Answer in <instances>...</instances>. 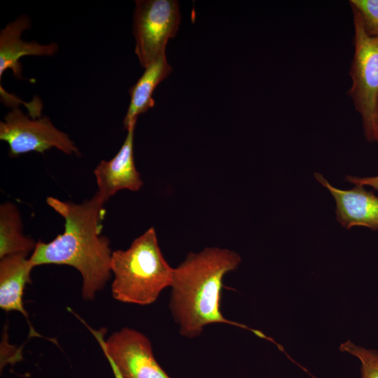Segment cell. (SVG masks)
<instances>
[{
	"label": "cell",
	"instance_id": "7",
	"mask_svg": "<svg viewBox=\"0 0 378 378\" xmlns=\"http://www.w3.org/2000/svg\"><path fill=\"white\" fill-rule=\"evenodd\" d=\"M76 316L92 333L106 358L115 363L124 378H170L155 360L149 339L141 332L125 328L105 340V329H92Z\"/></svg>",
	"mask_w": 378,
	"mask_h": 378
},
{
	"label": "cell",
	"instance_id": "2",
	"mask_svg": "<svg viewBox=\"0 0 378 378\" xmlns=\"http://www.w3.org/2000/svg\"><path fill=\"white\" fill-rule=\"evenodd\" d=\"M241 260L233 251L209 247L199 253H190L174 268L169 309L182 336L193 338L205 326L222 323L247 328L262 338L267 337L260 331L227 319L220 310L223 278L236 270Z\"/></svg>",
	"mask_w": 378,
	"mask_h": 378
},
{
	"label": "cell",
	"instance_id": "6",
	"mask_svg": "<svg viewBox=\"0 0 378 378\" xmlns=\"http://www.w3.org/2000/svg\"><path fill=\"white\" fill-rule=\"evenodd\" d=\"M0 139L7 143L10 157L33 151L43 153L52 148L69 155H80L69 135L56 128L48 117L29 118L18 106L0 122Z\"/></svg>",
	"mask_w": 378,
	"mask_h": 378
},
{
	"label": "cell",
	"instance_id": "15",
	"mask_svg": "<svg viewBox=\"0 0 378 378\" xmlns=\"http://www.w3.org/2000/svg\"><path fill=\"white\" fill-rule=\"evenodd\" d=\"M362 20L366 32L378 38V0H351L349 1Z\"/></svg>",
	"mask_w": 378,
	"mask_h": 378
},
{
	"label": "cell",
	"instance_id": "17",
	"mask_svg": "<svg viewBox=\"0 0 378 378\" xmlns=\"http://www.w3.org/2000/svg\"><path fill=\"white\" fill-rule=\"evenodd\" d=\"M371 141H376L378 143V99L372 119Z\"/></svg>",
	"mask_w": 378,
	"mask_h": 378
},
{
	"label": "cell",
	"instance_id": "12",
	"mask_svg": "<svg viewBox=\"0 0 378 378\" xmlns=\"http://www.w3.org/2000/svg\"><path fill=\"white\" fill-rule=\"evenodd\" d=\"M144 72L130 88V104L123 120L125 130L136 124L138 116L155 106L153 93L158 85L172 71L166 54L144 68Z\"/></svg>",
	"mask_w": 378,
	"mask_h": 378
},
{
	"label": "cell",
	"instance_id": "10",
	"mask_svg": "<svg viewBox=\"0 0 378 378\" xmlns=\"http://www.w3.org/2000/svg\"><path fill=\"white\" fill-rule=\"evenodd\" d=\"M31 21L27 15H21L8 23L0 33V78L7 69H10L17 78H22V65L24 56H52L58 50L55 42L41 44L36 41L22 40V32L30 28Z\"/></svg>",
	"mask_w": 378,
	"mask_h": 378
},
{
	"label": "cell",
	"instance_id": "3",
	"mask_svg": "<svg viewBox=\"0 0 378 378\" xmlns=\"http://www.w3.org/2000/svg\"><path fill=\"white\" fill-rule=\"evenodd\" d=\"M111 293L118 301L148 305L170 287L173 270L159 247L155 230L148 229L126 250L113 251Z\"/></svg>",
	"mask_w": 378,
	"mask_h": 378
},
{
	"label": "cell",
	"instance_id": "18",
	"mask_svg": "<svg viewBox=\"0 0 378 378\" xmlns=\"http://www.w3.org/2000/svg\"><path fill=\"white\" fill-rule=\"evenodd\" d=\"M113 372V376L115 378H124L121 373L119 372L118 368L115 363L108 358H106Z\"/></svg>",
	"mask_w": 378,
	"mask_h": 378
},
{
	"label": "cell",
	"instance_id": "1",
	"mask_svg": "<svg viewBox=\"0 0 378 378\" xmlns=\"http://www.w3.org/2000/svg\"><path fill=\"white\" fill-rule=\"evenodd\" d=\"M46 202L64 219V230L49 242L38 241L29 259L34 267L54 264L76 269L82 276L83 298L92 300L112 274L110 241L101 234L105 202L95 194L80 204L53 197Z\"/></svg>",
	"mask_w": 378,
	"mask_h": 378
},
{
	"label": "cell",
	"instance_id": "5",
	"mask_svg": "<svg viewBox=\"0 0 378 378\" xmlns=\"http://www.w3.org/2000/svg\"><path fill=\"white\" fill-rule=\"evenodd\" d=\"M352 10L354 55L350 71L352 84L348 94L361 116L365 136L371 141L372 119L378 99V38L366 32L358 13Z\"/></svg>",
	"mask_w": 378,
	"mask_h": 378
},
{
	"label": "cell",
	"instance_id": "11",
	"mask_svg": "<svg viewBox=\"0 0 378 378\" xmlns=\"http://www.w3.org/2000/svg\"><path fill=\"white\" fill-rule=\"evenodd\" d=\"M27 257L13 254L1 258L0 307L5 312H20L29 323L23 294L26 285L31 283V272L34 267Z\"/></svg>",
	"mask_w": 378,
	"mask_h": 378
},
{
	"label": "cell",
	"instance_id": "13",
	"mask_svg": "<svg viewBox=\"0 0 378 378\" xmlns=\"http://www.w3.org/2000/svg\"><path fill=\"white\" fill-rule=\"evenodd\" d=\"M36 243L23 234L20 211L10 202L0 206V258L13 254L28 255Z\"/></svg>",
	"mask_w": 378,
	"mask_h": 378
},
{
	"label": "cell",
	"instance_id": "8",
	"mask_svg": "<svg viewBox=\"0 0 378 378\" xmlns=\"http://www.w3.org/2000/svg\"><path fill=\"white\" fill-rule=\"evenodd\" d=\"M135 125L127 130L125 141L115 156L102 160L93 171L97 185L95 194L105 202L119 190L138 191L143 186L134 159Z\"/></svg>",
	"mask_w": 378,
	"mask_h": 378
},
{
	"label": "cell",
	"instance_id": "14",
	"mask_svg": "<svg viewBox=\"0 0 378 378\" xmlns=\"http://www.w3.org/2000/svg\"><path fill=\"white\" fill-rule=\"evenodd\" d=\"M340 349L356 357L360 362L361 378H378V352L355 344L350 340L341 344Z\"/></svg>",
	"mask_w": 378,
	"mask_h": 378
},
{
	"label": "cell",
	"instance_id": "4",
	"mask_svg": "<svg viewBox=\"0 0 378 378\" xmlns=\"http://www.w3.org/2000/svg\"><path fill=\"white\" fill-rule=\"evenodd\" d=\"M133 34L135 54L141 66L165 55L167 43L175 36L181 22L179 4L174 0L135 1Z\"/></svg>",
	"mask_w": 378,
	"mask_h": 378
},
{
	"label": "cell",
	"instance_id": "9",
	"mask_svg": "<svg viewBox=\"0 0 378 378\" xmlns=\"http://www.w3.org/2000/svg\"><path fill=\"white\" fill-rule=\"evenodd\" d=\"M314 178L332 196L336 219L341 226L346 229L360 226L378 230L377 195L359 185L351 189H340L319 172L314 173Z\"/></svg>",
	"mask_w": 378,
	"mask_h": 378
},
{
	"label": "cell",
	"instance_id": "16",
	"mask_svg": "<svg viewBox=\"0 0 378 378\" xmlns=\"http://www.w3.org/2000/svg\"><path fill=\"white\" fill-rule=\"evenodd\" d=\"M346 180L354 185L372 188L378 191V175L374 176H346Z\"/></svg>",
	"mask_w": 378,
	"mask_h": 378
}]
</instances>
